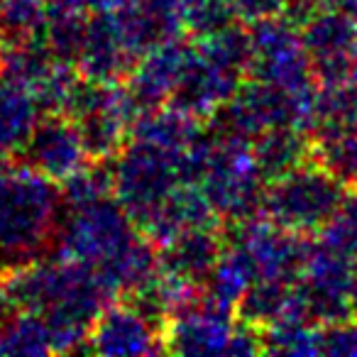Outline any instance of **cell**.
I'll return each mask as SVG.
<instances>
[{"mask_svg": "<svg viewBox=\"0 0 357 357\" xmlns=\"http://www.w3.org/2000/svg\"><path fill=\"white\" fill-rule=\"evenodd\" d=\"M64 204L61 186L27 164L0 157V257L27 259L54 240Z\"/></svg>", "mask_w": 357, "mask_h": 357, "instance_id": "6da1fadb", "label": "cell"}, {"mask_svg": "<svg viewBox=\"0 0 357 357\" xmlns=\"http://www.w3.org/2000/svg\"><path fill=\"white\" fill-rule=\"evenodd\" d=\"M350 189L313 159L269 181L264 189L262 215L284 230L318 235L340 211Z\"/></svg>", "mask_w": 357, "mask_h": 357, "instance_id": "7a4b0ae2", "label": "cell"}, {"mask_svg": "<svg viewBox=\"0 0 357 357\" xmlns=\"http://www.w3.org/2000/svg\"><path fill=\"white\" fill-rule=\"evenodd\" d=\"M215 135L208 169L201 178V191L213 206L220 223H243L262 215L267 181L252 159V139Z\"/></svg>", "mask_w": 357, "mask_h": 357, "instance_id": "3957f363", "label": "cell"}, {"mask_svg": "<svg viewBox=\"0 0 357 357\" xmlns=\"http://www.w3.org/2000/svg\"><path fill=\"white\" fill-rule=\"evenodd\" d=\"M181 152L154 147L149 142L128 139L113 157V196L137 228L176 186Z\"/></svg>", "mask_w": 357, "mask_h": 357, "instance_id": "277c9868", "label": "cell"}, {"mask_svg": "<svg viewBox=\"0 0 357 357\" xmlns=\"http://www.w3.org/2000/svg\"><path fill=\"white\" fill-rule=\"evenodd\" d=\"M137 233L139 230L132 225L118 199L105 196L81 208H66V215L59 218L54 240L59 257L100 267L128 248Z\"/></svg>", "mask_w": 357, "mask_h": 357, "instance_id": "5b68a950", "label": "cell"}, {"mask_svg": "<svg viewBox=\"0 0 357 357\" xmlns=\"http://www.w3.org/2000/svg\"><path fill=\"white\" fill-rule=\"evenodd\" d=\"M235 323V308L220 306L204 294L199 303L169 318L164 345L176 355H228Z\"/></svg>", "mask_w": 357, "mask_h": 357, "instance_id": "8992f818", "label": "cell"}, {"mask_svg": "<svg viewBox=\"0 0 357 357\" xmlns=\"http://www.w3.org/2000/svg\"><path fill=\"white\" fill-rule=\"evenodd\" d=\"M27 167L61 184L91 162L74 120L64 113H45L17 154Z\"/></svg>", "mask_w": 357, "mask_h": 357, "instance_id": "52a82bcc", "label": "cell"}, {"mask_svg": "<svg viewBox=\"0 0 357 357\" xmlns=\"http://www.w3.org/2000/svg\"><path fill=\"white\" fill-rule=\"evenodd\" d=\"M93 355H157L167 352L164 333L125 298L110 301L89 333Z\"/></svg>", "mask_w": 357, "mask_h": 357, "instance_id": "ba28073f", "label": "cell"}, {"mask_svg": "<svg viewBox=\"0 0 357 357\" xmlns=\"http://www.w3.org/2000/svg\"><path fill=\"white\" fill-rule=\"evenodd\" d=\"M191 50H194V45L174 40L139 56L130 76L123 81L139 113L167 105L172 100L174 89H176L186 61L191 56Z\"/></svg>", "mask_w": 357, "mask_h": 357, "instance_id": "9c48e42d", "label": "cell"}, {"mask_svg": "<svg viewBox=\"0 0 357 357\" xmlns=\"http://www.w3.org/2000/svg\"><path fill=\"white\" fill-rule=\"evenodd\" d=\"M243 81L245 76L233 74V71L213 64L194 45L189 61L184 66V74L178 79L169 103L199 120H208L220 105L228 103L238 93Z\"/></svg>", "mask_w": 357, "mask_h": 357, "instance_id": "30bf717a", "label": "cell"}, {"mask_svg": "<svg viewBox=\"0 0 357 357\" xmlns=\"http://www.w3.org/2000/svg\"><path fill=\"white\" fill-rule=\"evenodd\" d=\"M137 64L130 50L125 47L120 30L110 8H98L89 13L86 25V40L81 54L76 59V71L91 81H110L118 84L125 81Z\"/></svg>", "mask_w": 357, "mask_h": 357, "instance_id": "8fae6325", "label": "cell"}, {"mask_svg": "<svg viewBox=\"0 0 357 357\" xmlns=\"http://www.w3.org/2000/svg\"><path fill=\"white\" fill-rule=\"evenodd\" d=\"M225 240L220 228H194L159 248V269L162 274L181 282L201 284L208 279L223 255Z\"/></svg>", "mask_w": 357, "mask_h": 357, "instance_id": "7c38bea8", "label": "cell"}, {"mask_svg": "<svg viewBox=\"0 0 357 357\" xmlns=\"http://www.w3.org/2000/svg\"><path fill=\"white\" fill-rule=\"evenodd\" d=\"M311 64L357 59V17L335 6L313 10L298 27Z\"/></svg>", "mask_w": 357, "mask_h": 357, "instance_id": "4fadbf2b", "label": "cell"}, {"mask_svg": "<svg viewBox=\"0 0 357 357\" xmlns=\"http://www.w3.org/2000/svg\"><path fill=\"white\" fill-rule=\"evenodd\" d=\"M42 118V108L27 86L0 76V157H17Z\"/></svg>", "mask_w": 357, "mask_h": 357, "instance_id": "5bb4252c", "label": "cell"}, {"mask_svg": "<svg viewBox=\"0 0 357 357\" xmlns=\"http://www.w3.org/2000/svg\"><path fill=\"white\" fill-rule=\"evenodd\" d=\"M252 159L269 184L311 159V135L298 128H269L252 139Z\"/></svg>", "mask_w": 357, "mask_h": 357, "instance_id": "9a60e30c", "label": "cell"}, {"mask_svg": "<svg viewBox=\"0 0 357 357\" xmlns=\"http://www.w3.org/2000/svg\"><path fill=\"white\" fill-rule=\"evenodd\" d=\"M204 120L194 118V115L178 110L176 105L167 103L152 110H142L135 118L132 128H130V139H139V142H149L154 147L172 149V152H184L196 135L204 130Z\"/></svg>", "mask_w": 357, "mask_h": 357, "instance_id": "2e32d148", "label": "cell"}, {"mask_svg": "<svg viewBox=\"0 0 357 357\" xmlns=\"http://www.w3.org/2000/svg\"><path fill=\"white\" fill-rule=\"evenodd\" d=\"M311 159L350 191H357V128H316L311 132Z\"/></svg>", "mask_w": 357, "mask_h": 357, "instance_id": "e0dca14e", "label": "cell"}, {"mask_svg": "<svg viewBox=\"0 0 357 357\" xmlns=\"http://www.w3.org/2000/svg\"><path fill=\"white\" fill-rule=\"evenodd\" d=\"M289 313H291V284L279 279H255L235 303V318L257 331H264Z\"/></svg>", "mask_w": 357, "mask_h": 357, "instance_id": "ac0fdd59", "label": "cell"}, {"mask_svg": "<svg viewBox=\"0 0 357 357\" xmlns=\"http://www.w3.org/2000/svg\"><path fill=\"white\" fill-rule=\"evenodd\" d=\"M59 61L52 56L42 37L20 42H0V76L35 89Z\"/></svg>", "mask_w": 357, "mask_h": 357, "instance_id": "d6986e66", "label": "cell"}, {"mask_svg": "<svg viewBox=\"0 0 357 357\" xmlns=\"http://www.w3.org/2000/svg\"><path fill=\"white\" fill-rule=\"evenodd\" d=\"M194 45L199 47V52L206 59H211L213 64L248 79L250 64H252V56H255L248 22L233 20L228 27L218 30L215 35L204 37V40H194Z\"/></svg>", "mask_w": 357, "mask_h": 357, "instance_id": "ffe728a7", "label": "cell"}, {"mask_svg": "<svg viewBox=\"0 0 357 357\" xmlns=\"http://www.w3.org/2000/svg\"><path fill=\"white\" fill-rule=\"evenodd\" d=\"M86 25H89V13L86 10L50 6L42 40H45L47 50L52 52V56L59 64H69L76 69V59H79L86 40Z\"/></svg>", "mask_w": 357, "mask_h": 357, "instance_id": "44dd1931", "label": "cell"}, {"mask_svg": "<svg viewBox=\"0 0 357 357\" xmlns=\"http://www.w3.org/2000/svg\"><path fill=\"white\" fill-rule=\"evenodd\" d=\"M52 335L40 313L13 311L0 321V355H50Z\"/></svg>", "mask_w": 357, "mask_h": 357, "instance_id": "7402d4cb", "label": "cell"}, {"mask_svg": "<svg viewBox=\"0 0 357 357\" xmlns=\"http://www.w3.org/2000/svg\"><path fill=\"white\" fill-rule=\"evenodd\" d=\"M259 335H262V352L267 355H318V328L291 313L259 331Z\"/></svg>", "mask_w": 357, "mask_h": 357, "instance_id": "603a6c76", "label": "cell"}, {"mask_svg": "<svg viewBox=\"0 0 357 357\" xmlns=\"http://www.w3.org/2000/svg\"><path fill=\"white\" fill-rule=\"evenodd\" d=\"M50 3L47 0H3L0 8V42H20L42 37Z\"/></svg>", "mask_w": 357, "mask_h": 357, "instance_id": "cb8c5ba5", "label": "cell"}, {"mask_svg": "<svg viewBox=\"0 0 357 357\" xmlns=\"http://www.w3.org/2000/svg\"><path fill=\"white\" fill-rule=\"evenodd\" d=\"M316 240L342 257L357 259V191H350L340 211L328 220V225L316 235Z\"/></svg>", "mask_w": 357, "mask_h": 357, "instance_id": "d4e9b609", "label": "cell"}, {"mask_svg": "<svg viewBox=\"0 0 357 357\" xmlns=\"http://www.w3.org/2000/svg\"><path fill=\"white\" fill-rule=\"evenodd\" d=\"M238 20L230 0H191L184 6V25L194 40L215 35Z\"/></svg>", "mask_w": 357, "mask_h": 357, "instance_id": "484cf974", "label": "cell"}, {"mask_svg": "<svg viewBox=\"0 0 357 357\" xmlns=\"http://www.w3.org/2000/svg\"><path fill=\"white\" fill-rule=\"evenodd\" d=\"M318 355L355 357L357 355V318L328 323L318 328Z\"/></svg>", "mask_w": 357, "mask_h": 357, "instance_id": "4316f807", "label": "cell"}, {"mask_svg": "<svg viewBox=\"0 0 357 357\" xmlns=\"http://www.w3.org/2000/svg\"><path fill=\"white\" fill-rule=\"evenodd\" d=\"M235 15L243 22L264 20V17L284 15L289 8V0H230Z\"/></svg>", "mask_w": 357, "mask_h": 357, "instance_id": "83f0119b", "label": "cell"}, {"mask_svg": "<svg viewBox=\"0 0 357 357\" xmlns=\"http://www.w3.org/2000/svg\"><path fill=\"white\" fill-rule=\"evenodd\" d=\"M50 6L56 8H74V10H98V8H110L108 0H47Z\"/></svg>", "mask_w": 357, "mask_h": 357, "instance_id": "f1b7e54d", "label": "cell"}, {"mask_svg": "<svg viewBox=\"0 0 357 357\" xmlns=\"http://www.w3.org/2000/svg\"><path fill=\"white\" fill-rule=\"evenodd\" d=\"M347 296H350V311H352V318H357V259H355V264H352L350 289H347Z\"/></svg>", "mask_w": 357, "mask_h": 357, "instance_id": "f546056e", "label": "cell"}, {"mask_svg": "<svg viewBox=\"0 0 357 357\" xmlns=\"http://www.w3.org/2000/svg\"><path fill=\"white\" fill-rule=\"evenodd\" d=\"M0 8H3V0H0Z\"/></svg>", "mask_w": 357, "mask_h": 357, "instance_id": "4dcf8cb0", "label": "cell"}, {"mask_svg": "<svg viewBox=\"0 0 357 357\" xmlns=\"http://www.w3.org/2000/svg\"><path fill=\"white\" fill-rule=\"evenodd\" d=\"M355 76H357V74H355Z\"/></svg>", "mask_w": 357, "mask_h": 357, "instance_id": "1f68e13d", "label": "cell"}]
</instances>
